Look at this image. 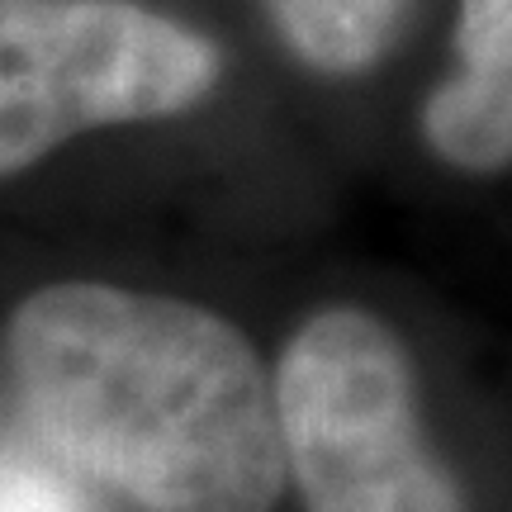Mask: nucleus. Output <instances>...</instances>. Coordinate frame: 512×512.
<instances>
[{"mask_svg":"<svg viewBox=\"0 0 512 512\" xmlns=\"http://www.w3.org/2000/svg\"><path fill=\"white\" fill-rule=\"evenodd\" d=\"M19 418L43 451L143 512H271L285 489L271 375L228 318L95 280L10 318Z\"/></svg>","mask_w":512,"mask_h":512,"instance_id":"f257e3e1","label":"nucleus"},{"mask_svg":"<svg viewBox=\"0 0 512 512\" xmlns=\"http://www.w3.org/2000/svg\"><path fill=\"white\" fill-rule=\"evenodd\" d=\"M271 394L304 512H470L456 470L427 441L399 332L370 309L332 304L304 318Z\"/></svg>","mask_w":512,"mask_h":512,"instance_id":"f03ea898","label":"nucleus"},{"mask_svg":"<svg viewBox=\"0 0 512 512\" xmlns=\"http://www.w3.org/2000/svg\"><path fill=\"white\" fill-rule=\"evenodd\" d=\"M219 72L209 38L138 0H0V176L76 133L190 110Z\"/></svg>","mask_w":512,"mask_h":512,"instance_id":"7ed1b4c3","label":"nucleus"},{"mask_svg":"<svg viewBox=\"0 0 512 512\" xmlns=\"http://www.w3.org/2000/svg\"><path fill=\"white\" fill-rule=\"evenodd\" d=\"M422 138L475 176L512 166V0H460L456 72L427 95Z\"/></svg>","mask_w":512,"mask_h":512,"instance_id":"20e7f679","label":"nucleus"},{"mask_svg":"<svg viewBox=\"0 0 512 512\" xmlns=\"http://www.w3.org/2000/svg\"><path fill=\"white\" fill-rule=\"evenodd\" d=\"M299 62L328 76L375 67L399 34L408 0H261Z\"/></svg>","mask_w":512,"mask_h":512,"instance_id":"39448f33","label":"nucleus"},{"mask_svg":"<svg viewBox=\"0 0 512 512\" xmlns=\"http://www.w3.org/2000/svg\"><path fill=\"white\" fill-rule=\"evenodd\" d=\"M0 512H105L91 479L62 465L38 441L0 446Z\"/></svg>","mask_w":512,"mask_h":512,"instance_id":"423d86ee","label":"nucleus"}]
</instances>
